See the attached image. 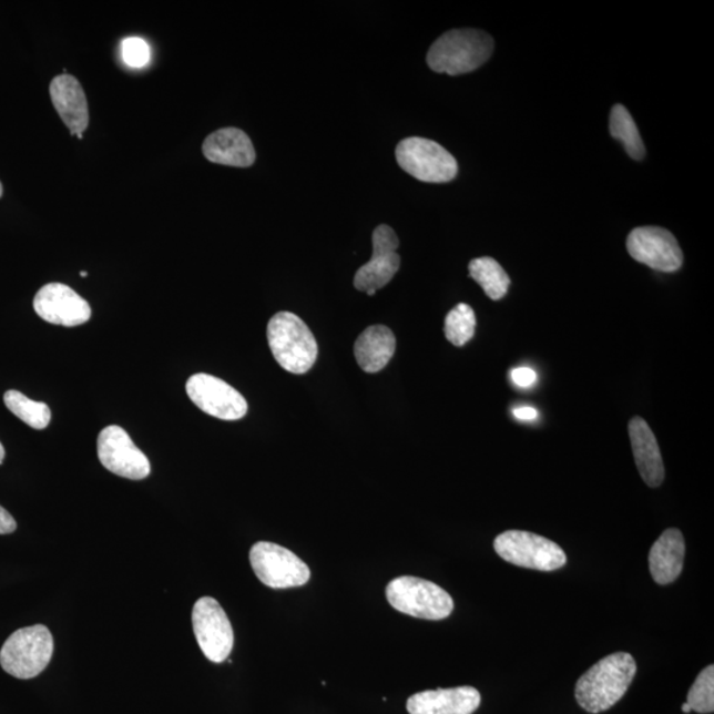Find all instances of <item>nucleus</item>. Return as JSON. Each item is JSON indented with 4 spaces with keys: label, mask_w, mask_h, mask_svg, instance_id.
I'll list each match as a JSON object with an SVG mask.
<instances>
[{
    "label": "nucleus",
    "mask_w": 714,
    "mask_h": 714,
    "mask_svg": "<svg viewBox=\"0 0 714 714\" xmlns=\"http://www.w3.org/2000/svg\"><path fill=\"white\" fill-rule=\"evenodd\" d=\"M514 417L520 421H534L539 417V411L531 407H520L513 410Z\"/></svg>",
    "instance_id": "nucleus-29"
},
{
    "label": "nucleus",
    "mask_w": 714,
    "mask_h": 714,
    "mask_svg": "<svg viewBox=\"0 0 714 714\" xmlns=\"http://www.w3.org/2000/svg\"><path fill=\"white\" fill-rule=\"evenodd\" d=\"M470 277L482 286L487 297L492 300L504 298L511 279L497 259L480 257L472 259L469 265Z\"/></svg>",
    "instance_id": "nucleus-21"
},
{
    "label": "nucleus",
    "mask_w": 714,
    "mask_h": 714,
    "mask_svg": "<svg viewBox=\"0 0 714 714\" xmlns=\"http://www.w3.org/2000/svg\"><path fill=\"white\" fill-rule=\"evenodd\" d=\"M150 47L141 38H128L122 41V59L129 67L143 68L150 61Z\"/></svg>",
    "instance_id": "nucleus-26"
},
{
    "label": "nucleus",
    "mask_w": 714,
    "mask_h": 714,
    "mask_svg": "<svg viewBox=\"0 0 714 714\" xmlns=\"http://www.w3.org/2000/svg\"><path fill=\"white\" fill-rule=\"evenodd\" d=\"M185 389L198 409L218 420L237 421L248 414L244 396L218 377L207 374L191 376Z\"/></svg>",
    "instance_id": "nucleus-10"
},
{
    "label": "nucleus",
    "mask_w": 714,
    "mask_h": 714,
    "mask_svg": "<svg viewBox=\"0 0 714 714\" xmlns=\"http://www.w3.org/2000/svg\"><path fill=\"white\" fill-rule=\"evenodd\" d=\"M630 441L638 470L644 483L650 487H659L665 477L664 463L661 449L649 424L641 417H634L629 424Z\"/></svg>",
    "instance_id": "nucleus-18"
},
{
    "label": "nucleus",
    "mask_w": 714,
    "mask_h": 714,
    "mask_svg": "<svg viewBox=\"0 0 714 714\" xmlns=\"http://www.w3.org/2000/svg\"><path fill=\"white\" fill-rule=\"evenodd\" d=\"M685 558V541L676 528L664 531L649 554L652 579L659 585H669L682 574Z\"/></svg>",
    "instance_id": "nucleus-19"
},
{
    "label": "nucleus",
    "mask_w": 714,
    "mask_h": 714,
    "mask_svg": "<svg viewBox=\"0 0 714 714\" xmlns=\"http://www.w3.org/2000/svg\"><path fill=\"white\" fill-rule=\"evenodd\" d=\"M493 52V40L483 31L452 30L446 32L428 53L431 71L450 75L470 73L482 67Z\"/></svg>",
    "instance_id": "nucleus-3"
},
{
    "label": "nucleus",
    "mask_w": 714,
    "mask_h": 714,
    "mask_svg": "<svg viewBox=\"0 0 714 714\" xmlns=\"http://www.w3.org/2000/svg\"><path fill=\"white\" fill-rule=\"evenodd\" d=\"M17 521L13 519L9 511L0 507V534H9L17 531Z\"/></svg>",
    "instance_id": "nucleus-28"
},
{
    "label": "nucleus",
    "mask_w": 714,
    "mask_h": 714,
    "mask_svg": "<svg viewBox=\"0 0 714 714\" xmlns=\"http://www.w3.org/2000/svg\"><path fill=\"white\" fill-rule=\"evenodd\" d=\"M511 379L520 388H531L538 381V374L530 367H518L511 370Z\"/></svg>",
    "instance_id": "nucleus-27"
},
{
    "label": "nucleus",
    "mask_w": 714,
    "mask_h": 714,
    "mask_svg": "<svg viewBox=\"0 0 714 714\" xmlns=\"http://www.w3.org/2000/svg\"><path fill=\"white\" fill-rule=\"evenodd\" d=\"M396 160L405 173L421 182L448 183L458 174L456 157L441 144L420 136L398 143Z\"/></svg>",
    "instance_id": "nucleus-7"
},
{
    "label": "nucleus",
    "mask_w": 714,
    "mask_h": 714,
    "mask_svg": "<svg viewBox=\"0 0 714 714\" xmlns=\"http://www.w3.org/2000/svg\"><path fill=\"white\" fill-rule=\"evenodd\" d=\"M610 133L613 139L620 140L628 154L635 161H642L645 149L633 116L623 105H615L610 115Z\"/></svg>",
    "instance_id": "nucleus-22"
},
{
    "label": "nucleus",
    "mask_w": 714,
    "mask_h": 714,
    "mask_svg": "<svg viewBox=\"0 0 714 714\" xmlns=\"http://www.w3.org/2000/svg\"><path fill=\"white\" fill-rule=\"evenodd\" d=\"M53 636L43 624L16 631L0 650V665L13 677H37L50 664L53 655Z\"/></svg>",
    "instance_id": "nucleus-4"
},
{
    "label": "nucleus",
    "mask_w": 714,
    "mask_h": 714,
    "mask_svg": "<svg viewBox=\"0 0 714 714\" xmlns=\"http://www.w3.org/2000/svg\"><path fill=\"white\" fill-rule=\"evenodd\" d=\"M628 251L638 263L654 271L674 273L683 265V252L677 239L670 231L659 226H641L631 232Z\"/></svg>",
    "instance_id": "nucleus-12"
},
{
    "label": "nucleus",
    "mask_w": 714,
    "mask_h": 714,
    "mask_svg": "<svg viewBox=\"0 0 714 714\" xmlns=\"http://www.w3.org/2000/svg\"><path fill=\"white\" fill-rule=\"evenodd\" d=\"M251 565L258 580L273 589L305 585L310 580V569L297 554L274 542L259 541L251 549Z\"/></svg>",
    "instance_id": "nucleus-8"
},
{
    "label": "nucleus",
    "mask_w": 714,
    "mask_h": 714,
    "mask_svg": "<svg viewBox=\"0 0 714 714\" xmlns=\"http://www.w3.org/2000/svg\"><path fill=\"white\" fill-rule=\"evenodd\" d=\"M2 195H3V185L2 183H0V197H2Z\"/></svg>",
    "instance_id": "nucleus-32"
},
{
    "label": "nucleus",
    "mask_w": 714,
    "mask_h": 714,
    "mask_svg": "<svg viewBox=\"0 0 714 714\" xmlns=\"http://www.w3.org/2000/svg\"><path fill=\"white\" fill-rule=\"evenodd\" d=\"M373 243V258L356 272L354 279L357 290L367 293L369 297H374L377 290L387 286L401 265V258L397 254L400 242L389 225L377 226Z\"/></svg>",
    "instance_id": "nucleus-13"
},
{
    "label": "nucleus",
    "mask_w": 714,
    "mask_h": 714,
    "mask_svg": "<svg viewBox=\"0 0 714 714\" xmlns=\"http://www.w3.org/2000/svg\"><path fill=\"white\" fill-rule=\"evenodd\" d=\"M4 404L11 414L32 429L43 430L51 422V409L47 404L32 401L31 398L18 392V390L6 392Z\"/></svg>",
    "instance_id": "nucleus-23"
},
{
    "label": "nucleus",
    "mask_w": 714,
    "mask_h": 714,
    "mask_svg": "<svg viewBox=\"0 0 714 714\" xmlns=\"http://www.w3.org/2000/svg\"><path fill=\"white\" fill-rule=\"evenodd\" d=\"M480 693L472 686L425 691L409 697L410 714H472L479 708Z\"/></svg>",
    "instance_id": "nucleus-16"
},
{
    "label": "nucleus",
    "mask_w": 714,
    "mask_h": 714,
    "mask_svg": "<svg viewBox=\"0 0 714 714\" xmlns=\"http://www.w3.org/2000/svg\"><path fill=\"white\" fill-rule=\"evenodd\" d=\"M267 341L274 359L287 373L304 375L317 361V340L306 323L293 313L274 315L267 325Z\"/></svg>",
    "instance_id": "nucleus-2"
},
{
    "label": "nucleus",
    "mask_w": 714,
    "mask_h": 714,
    "mask_svg": "<svg viewBox=\"0 0 714 714\" xmlns=\"http://www.w3.org/2000/svg\"><path fill=\"white\" fill-rule=\"evenodd\" d=\"M477 317L472 307L459 304L446 315L445 335L452 346L463 347L476 335Z\"/></svg>",
    "instance_id": "nucleus-24"
},
{
    "label": "nucleus",
    "mask_w": 714,
    "mask_h": 714,
    "mask_svg": "<svg viewBox=\"0 0 714 714\" xmlns=\"http://www.w3.org/2000/svg\"><path fill=\"white\" fill-rule=\"evenodd\" d=\"M395 351L396 336L392 329L381 325L368 327L355 343L356 361L368 374L386 368Z\"/></svg>",
    "instance_id": "nucleus-20"
},
{
    "label": "nucleus",
    "mask_w": 714,
    "mask_h": 714,
    "mask_svg": "<svg viewBox=\"0 0 714 714\" xmlns=\"http://www.w3.org/2000/svg\"><path fill=\"white\" fill-rule=\"evenodd\" d=\"M203 154L222 166L246 169L256 162V150L248 135L236 128L220 129L205 139Z\"/></svg>",
    "instance_id": "nucleus-15"
},
{
    "label": "nucleus",
    "mask_w": 714,
    "mask_h": 714,
    "mask_svg": "<svg viewBox=\"0 0 714 714\" xmlns=\"http://www.w3.org/2000/svg\"><path fill=\"white\" fill-rule=\"evenodd\" d=\"M496 552L510 564L540 572L558 571L567 564V554L555 542L526 531H507L493 542Z\"/></svg>",
    "instance_id": "nucleus-6"
},
{
    "label": "nucleus",
    "mask_w": 714,
    "mask_h": 714,
    "mask_svg": "<svg viewBox=\"0 0 714 714\" xmlns=\"http://www.w3.org/2000/svg\"><path fill=\"white\" fill-rule=\"evenodd\" d=\"M39 317L51 325L75 327L92 318V308L70 286L48 284L40 288L33 299Z\"/></svg>",
    "instance_id": "nucleus-14"
},
{
    "label": "nucleus",
    "mask_w": 714,
    "mask_h": 714,
    "mask_svg": "<svg viewBox=\"0 0 714 714\" xmlns=\"http://www.w3.org/2000/svg\"><path fill=\"white\" fill-rule=\"evenodd\" d=\"M691 711H692V710H691V706H690L688 704H686V703H685V704L683 705V712H684V713H691Z\"/></svg>",
    "instance_id": "nucleus-31"
},
{
    "label": "nucleus",
    "mask_w": 714,
    "mask_h": 714,
    "mask_svg": "<svg viewBox=\"0 0 714 714\" xmlns=\"http://www.w3.org/2000/svg\"><path fill=\"white\" fill-rule=\"evenodd\" d=\"M75 136H78V139H79V140L84 139V135H82V134H78V135H75Z\"/></svg>",
    "instance_id": "nucleus-34"
},
{
    "label": "nucleus",
    "mask_w": 714,
    "mask_h": 714,
    "mask_svg": "<svg viewBox=\"0 0 714 714\" xmlns=\"http://www.w3.org/2000/svg\"><path fill=\"white\" fill-rule=\"evenodd\" d=\"M686 704L697 713H713L714 711V667L708 665L696 677L686 697Z\"/></svg>",
    "instance_id": "nucleus-25"
},
{
    "label": "nucleus",
    "mask_w": 714,
    "mask_h": 714,
    "mask_svg": "<svg viewBox=\"0 0 714 714\" xmlns=\"http://www.w3.org/2000/svg\"><path fill=\"white\" fill-rule=\"evenodd\" d=\"M192 626L198 647L208 661L223 663L228 659L235 644V634L228 615L216 600L203 596L195 603Z\"/></svg>",
    "instance_id": "nucleus-9"
},
{
    "label": "nucleus",
    "mask_w": 714,
    "mask_h": 714,
    "mask_svg": "<svg viewBox=\"0 0 714 714\" xmlns=\"http://www.w3.org/2000/svg\"><path fill=\"white\" fill-rule=\"evenodd\" d=\"M98 451L102 466L115 476L132 480H142L150 476L149 458L136 448L128 432L115 425L101 430Z\"/></svg>",
    "instance_id": "nucleus-11"
},
{
    "label": "nucleus",
    "mask_w": 714,
    "mask_h": 714,
    "mask_svg": "<svg viewBox=\"0 0 714 714\" xmlns=\"http://www.w3.org/2000/svg\"><path fill=\"white\" fill-rule=\"evenodd\" d=\"M387 600L400 613L420 620L441 621L455 610V601L448 592L437 583L417 577H398L389 582Z\"/></svg>",
    "instance_id": "nucleus-5"
},
{
    "label": "nucleus",
    "mask_w": 714,
    "mask_h": 714,
    "mask_svg": "<svg viewBox=\"0 0 714 714\" xmlns=\"http://www.w3.org/2000/svg\"><path fill=\"white\" fill-rule=\"evenodd\" d=\"M636 675V662L628 652H615L595 663L575 685L577 703L589 713L613 708Z\"/></svg>",
    "instance_id": "nucleus-1"
},
{
    "label": "nucleus",
    "mask_w": 714,
    "mask_h": 714,
    "mask_svg": "<svg viewBox=\"0 0 714 714\" xmlns=\"http://www.w3.org/2000/svg\"><path fill=\"white\" fill-rule=\"evenodd\" d=\"M4 457H6V451H4L3 445L0 443V465L3 463Z\"/></svg>",
    "instance_id": "nucleus-30"
},
{
    "label": "nucleus",
    "mask_w": 714,
    "mask_h": 714,
    "mask_svg": "<svg viewBox=\"0 0 714 714\" xmlns=\"http://www.w3.org/2000/svg\"><path fill=\"white\" fill-rule=\"evenodd\" d=\"M88 273L86 272H81V277H86Z\"/></svg>",
    "instance_id": "nucleus-33"
},
{
    "label": "nucleus",
    "mask_w": 714,
    "mask_h": 714,
    "mask_svg": "<svg viewBox=\"0 0 714 714\" xmlns=\"http://www.w3.org/2000/svg\"><path fill=\"white\" fill-rule=\"evenodd\" d=\"M54 109L72 135L82 134L89 125L88 100L80 81L71 74H60L50 85Z\"/></svg>",
    "instance_id": "nucleus-17"
}]
</instances>
